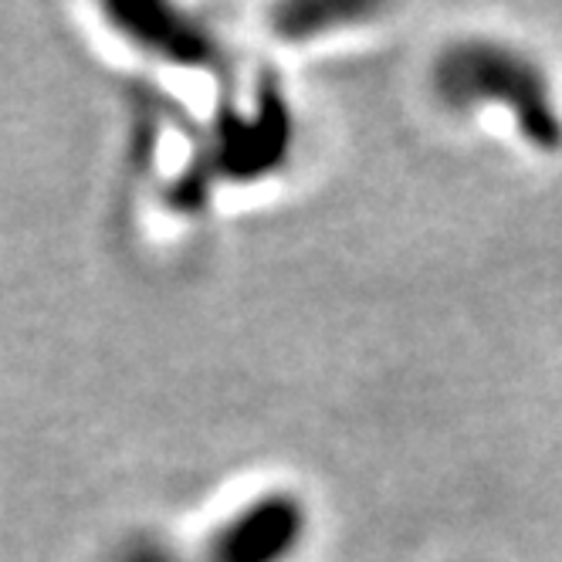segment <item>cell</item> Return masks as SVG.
Masks as SVG:
<instances>
[{
    "instance_id": "obj_1",
    "label": "cell",
    "mask_w": 562,
    "mask_h": 562,
    "mask_svg": "<svg viewBox=\"0 0 562 562\" xmlns=\"http://www.w3.org/2000/svg\"><path fill=\"white\" fill-rule=\"evenodd\" d=\"M434 89L454 109L502 105L515 126L542 153L562 146V115L546 71L512 45L502 42H458L434 65Z\"/></svg>"
},
{
    "instance_id": "obj_2",
    "label": "cell",
    "mask_w": 562,
    "mask_h": 562,
    "mask_svg": "<svg viewBox=\"0 0 562 562\" xmlns=\"http://www.w3.org/2000/svg\"><path fill=\"white\" fill-rule=\"evenodd\" d=\"M308 539V505L295 492H265L217 518L190 562H292Z\"/></svg>"
},
{
    "instance_id": "obj_3",
    "label": "cell",
    "mask_w": 562,
    "mask_h": 562,
    "mask_svg": "<svg viewBox=\"0 0 562 562\" xmlns=\"http://www.w3.org/2000/svg\"><path fill=\"white\" fill-rule=\"evenodd\" d=\"M112 562H190V552L173 549L164 539H153V536H136L126 539L123 546L115 549Z\"/></svg>"
}]
</instances>
